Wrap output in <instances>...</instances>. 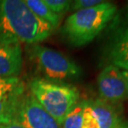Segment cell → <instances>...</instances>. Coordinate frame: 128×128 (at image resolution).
Listing matches in <instances>:
<instances>
[{"mask_svg": "<svg viewBox=\"0 0 128 128\" xmlns=\"http://www.w3.org/2000/svg\"><path fill=\"white\" fill-rule=\"evenodd\" d=\"M53 30L33 14L24 0H0V42L38 44Z\"/></svg>", "mask_w": 128, "mask_h": 128, "instance_id": "cell-1", "label": "cell"}, {"mask_svg": "<svg viewBox=\"0 0 128 128\" xmlns=\"http://www.w3.org/2000/svg\"><path fill=\"white\" fill-rule=\"evenodd\" d=\"M116 12V5L106 1L91 8L74 12L66 18L62 32L73 46L86 45L101 33Z\"/></svg>", "mask_w": 128, "mask_h": 128, "instance_id": "cell-2", "label": "cell"}, {"mask_svg": "<svg viewBox=\"0 0 128 128\" xmlns=\"http://www.w3.org/2000/svg\"><path fill=\"white\" fill-rule=\"evenodd\" d=\"M28 91L60 126L79 102V92L75 86L42 78L32 79Z\"/></svg>", "mask_w": 128, "mask_h": 128, "instance_id": "cell-3", "label": "cell"}, {"mask_svg": "<svg viewBox=\"0 0 128 128\" xmlns=\"http://www.w3.org/2000/svg\"><path fill=\"white\" fill-rule=\"evenodd\" d=\"M28 50L30 60L42 78L61 82L81 75L80 66L57 50L39 44L29 45Z\"/></svg>", "mask_w": 128, "mask_h": 128, "instance_id": "cell-4", "label": "cell"}, {"mask_svg": "<svg viewBox=\"0 0 128 128\" xmlns=\"http://www.w3.org/2000/svg\"><path fill=\"white\" fill-rule=\"evenodd\" d=\"M26 128H61L57 121L28 90L18 107L15 120Z\"/></svg>", "mask_w": 128, "mask_h": 128, "instance_id": "cell-5", "label": "cell"}, {"mask_svg": "<svg viewBox=\"0 0 128 128\" xmlns=\"http://www.w3.org/2000/svg\"><path fill=\"white\" fill-rule=\"evenodd\" d=\"M104 53L106 65L128 71V8L124 18L112 26Z\"/></svg>", "mask_w": 128, "mask_h": 128, "instance_id": "cell-6", "label": "cell"}, {"mask_svg": "<svg viewBox=\"0 0 128 128\" xmlns=\"http://www.w3.org/2000/svg\"><path fill=\"white\" fill-rule=\"evenodd\" d=\"M97 85L101 98L112 103L128 99V80L123 72L113 65H106L99 73Z\"/></svg>", "mask_w": 128, "mask_h": 128, "instance_id": "cell-7", "label": "cell"}, {"mask_svg": "<svg viewBox=\"0 0 128 128\" xmlns=\"http://www.w3.org/2000/svg\"><path fill=\"white\" fill-rule=\"evenodd\" d=\"M24 83L18 78H0V124L14 122L22 96Z\"/></svg>", "mask_w": 128, "mask_h": 128, "instance_id": "cell-8", "label": "cell"}, {"mask_svg": "<svg viewBox=\"0 0 128 128\" xmlns=\"http://www.w3.org/2000/svg\"><path fill=\"white\" fill-rule=\"evenodd\" d=\"M22 62L21 44L0 42V78H18Z\"/></svg>", "mask_w": 128, "mask_h": 128, "instance_id": "cell-9", "label": "cell"}, {"mask_svg": "<svg viewBox=\"0 0 128 128\" xmlns=\"http://www.w3.org/2000/svg\"><path fill=\"white\" fill-rule=\"evenodd\" d=\"M98 122L100 128H117L122 123L121 116L115 106L116 103L99 98L89 102Z\"/></svg>", "mask_w": 128, "mask_h": 128, "instance_id": "cell-10", "label": "cell"}, {"mask_svg": "<svg viewBox=\"0 0 128 128\" xmlns=\"http://www.w3.org/2000/svg\"><path fill=\"white\" fill-rule=\"evenodd\" d=\"M24 2L36 16L51 25L54 29L59 26L61 16L53 12L43 0H24Z\"/></svg>", "mask_w": 128, "mask_h": 128, "instance_id": "cell-11", "label": "cell"}, {"mask_svg": "<svg viewBox=\"0 0 128 128\" xmlns=\"http://www.w3.org/2000/svg\"><path fill=\"white\" fill-rule=\"evenodd\" d=\"M86 102H78L66 115L61 128H82V116Z\"/></svg>", "mask_w": 128, "mask_h": 128, "instance_id": "cell-12", "label": "cell"}, {"mask_svg": "<svg viewBox=\"0 0 128 128\" xmlns=\"http://www.w3.org/2000/svg\"><path fill=\"white\" fill-rule=\"evenodd\" d=\"M82 128H100L98 122L89 102H86L84 107Z\"/></svg>", "mask_w": 128, "mask_h": 128, "instance_id": "cell-13", "label": "cell"}, {"mask_svg": "<svg viewBox=\"0 0 128 128\" xmlns=\"http://www.w3.org/2000/svg\"><path fill=\"white\" fill-rule=\"evenodd\" d=\"M43 2L53 12L60 16L69 9L72 2V1L66 0H43Z\"/></svg>", "mask_w": 128, "mask_h": 128, "instance_id": "cell-14", "label": "cell"}, {"mask_svg": "<svg viewBox=\"0 0 128 128\" xmlns=\"http://www.w3.org/2000/svg\"><path fill=\"white\" fill-rule=\"evenodd\" d=\"M104 1L102 0H76L71 2V9L72 11H79V10L88 9L96 7L97 5L102 4Z\"/></svg>", "mask_w": 128, "mask_h": 128, "instance_id": "cell-15", "label": "cell"}, {"mask_svg": "<svg viewBox=\"0 0 128 128\" xmlns=\"http://www.w3.org/2000/svg\"><path fill=\"white\" fill-rule=\"evenodd\" d=\"M0 128H26V127L22 126V124H20L19 122L14 121L8 122V123L0 124Z\"/></svg>", "mask_w": 128, "mask_h": 128, "instance_id": "cell-16", "label": "cell"}, {"mask_svg": "<svg viewBox=\"0 0 128 128\" xmlns=\"http://www.w3.org/2000/svg\"><path fill=\"white\" fill-rule=\"evenodd\" d=\"M127 127H128V125L122 123V124L121 125V126H120L119 127H117V128H127Z\"/></svg>", "mask_w": 128, "mask_h": 128, "instance_id": "cell-17", "label": "cell"}, {"mask_svg": "<svg viewBox=\"0 0 128 128\" xmlns=\"http://www.w3.org/2000/svg\"><path fill=\"white\" fill-rule=\"evenodd\" d=\"M123 72V74H124V76H126V79L128 80V71H122Z\"/></svg>", "mask_w": 128, "mask_h": 128, "instance_id": "cell-18", "label": "cell"}, {"mask_svg": "<svg viewBox=\"0 0 128 128\" xmlns=\"http://www.w3.org/2000/svg\"><path fill=\"white\" fill-rule=\"evenodd\" d=\"M127 128H128V127H127Z\"/></svg>", "mask_w": 128, "mask_h": 128, "instance_id": "cell-19", "label": "cell"}]
</instances>
